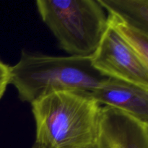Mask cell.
Returning a JSON list of instances; mask_svg holds the SVG:
<instances>
[{
  "instance_id": "9c48e42d",
  "label": "cell",
  "mask_w": 148,
  "mask_h": 148,
  "mask_svg": "<svg viewBox=\"0 0 148 148\" xmlns=\"http://www.w3.org/2000/svg\"><path fill=\"white\" fill-rule=\"evenodd\" d=\"M10 68L0 59V100L4 95L7 86L10 84Z\"/></svg>"
},
{
  "instance_id": "7a4b0ae2",
  "label": "cell",
  "mask_w": 148,
  "mask_h": 148,
  "mask_svg": "<svg viewBox=\"0 0 148 148\" xmlns=\"http://www.w3.org/2000/svg\"><path fill=\"white\" fill-rule=\"evenodd\" d=\"M10 84L23 102L32 103L58 91L91 92L108 77L91 64L90 57L55 56L23 50L10 68Z\"/></svg>"
},
{
  "instance_id": "52a82bcc",
  "label": "cell",
  "mask_w": 148,
  "mask_h": 148,
  "mask_svg": "<svg viewBox=\"0 0 148 148\" xmlns=\"http://www.w3.org/2000/svg\"><path fill=\"white\" fill-rule=\"evenodd\" d=\"M108 14L148 34V0H98Z\"/></svg>"
},
{
  "instance_id": "30bf717a",
  "label": "cell",
  "mask_w": 148,
  "mask_h": 148,
  "mask_svg": "<svg viewBox=\"0 0 148 148\" xmlns=\"http://www.w3.org/2000/svg\"><path fill=\"white\" fill-rule=\"evenodd\" d=\"M32 148H45V147H43V146L40 145H39V144H38V143H35L34 145H33V147H32Z\"/></svg>"
},
{
  "instance_id": "ba28073f",
  "label": "cell",
  "mask_w": 148,
  "mask_h": 148,
  "mask_svg": "<svg viewBox=\"0 0 148 148\" xmlns=\"http://www.w3.org/2000/svg\"><path fill=\"white\" fill-rule=\"evenodd\" d=\"M108 25L111 27L123 41L148 65V34L122 21L116 15H107Z\"/></svg>"
},
{
  "instance_id": "3957f363",
  "label": "cell",
  "mask_w": 148,
  "mask_h": 148,
  "mask_svg": "<svg viewBox=\"0 0 148 148\" xmlns=\"http://www.w3.org/2000/svg\"><path fill=\"white\" fill-rule=\"evenodd\" d=\"M43 23L69 56L90 57L108 27L98 0H38Z\"/></svg>"
},
{
  "instance_id": "6da1fadb",
  "label": "cell",
  "mask_w": 148,
  "mask_h": 148,
  "mask_svg": "<svg viewBox=\"0 0 148 148\" xmlns=\"http://www.w3.org/2000/svg\"><path fill=\"white\" fill-rule=\"evenodd\" d=\"M30 104L35 143L45 148L94 147L102 106L90 94L58 91Z\"/></svg>"
},
{
  "instance_id": "8992f818",
  "label": "cell",
  "mask_w": 148,
  "mask_h": 148,
  "mask_svg": "<svg viewBox=\"0 0 148 148\" xmlns=\"http://www.w3.org/2000/svg\"><path fill=\"white\" fill-rule=\"evenodd\" d=\"M90 95L101 106L117 108L148 124V90L108 77Z\"/></svg>"
},
{
  "instance_id": "5b68a950",
  "label": "cell",
  "mask_w": 148,
  "mask_h": 148,
  "mask_svg": "<svg viewBox=\"0 0 148 148\" xmlns=\"http://www.w3.org/2000/svg\"><path fill=\"white\" fill-rule=\"evenodd\" d=\"M93 148H148V124L117 108L103 106Z\"/></svg>"
},
{
  "instance_id": "277c9868",
  "label": "cell",
  "mask_w": 148,
  "mask_h": 148,
  "mask_svg": "<svg viewBox=\"0 0 148 148\" xmlns=\"http://www.w3.org/2000/svg\"><path fill=\"white\" fill-rule=\"evenodd\" d=\"M90 59L94 69L103 76L148 90V65L108 25Z\"/></svg>"
}]
</instances>
